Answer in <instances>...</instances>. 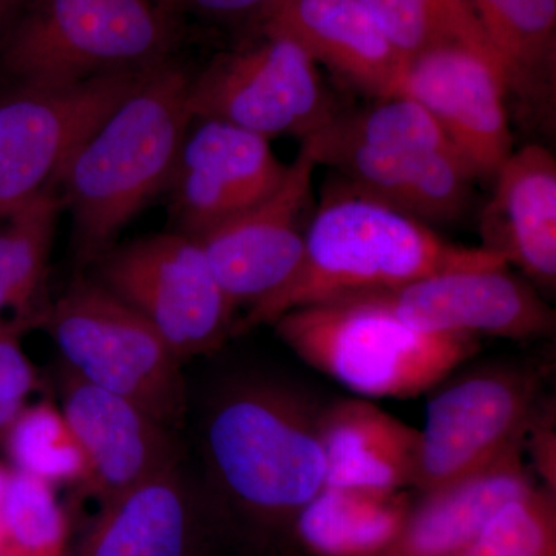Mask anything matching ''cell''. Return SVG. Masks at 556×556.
I'll list each match as a JSON object with an SVG mask.
<instances>
[{
  "mask_svg": "<svg viewBox=\"0 0 556 556\" xmlns=\"http://www.w3.org/2000/svg\"><path fill=\"white\" fill-rule=\"evenodd\" d=\"M189 76L160 62L84 142L58 186L73 249L93 265L153 195L167 188L193 121Z\"/></svg>",
  "mask_w": 556,
  "mask_h": 556,
  "instance_id": "7a4b0ae2",
  "label": "cell"
},
{
  "mask_svg": "<svg viewBox=\"0 0 556 556\" xmlns=\"http://www.w3.org/2000/svg\"><path fill=\"white\" fill-rule=\"evenodd\" d=\"M368 295L409 327L434 334L530 340L555 328L554 311L508 265L442 270Z\"/></svg>",
  "mask_w": 556,
  "mask_h": 556,
  "instance_id": "4fadbf2b",
  "label": "cell"
},
{
  "mask_svg": "<svg viewBox=\"0 0 556 556\" xmlns=\"http://www.w3.org/2000/svg\"><path fill=\"white\" fill-rule=\"evenodd\" d=\"M16 0H0V13H3L7 9H10Z\"/></svg>",
  "mask_w": 556,
  "mask_h": 556,
  "instance_id": "e575fe53",
  "label": "cell"
},
{
  "mask_svg": "<svg viewBox=\"0 0 556 556\" xmlns=\"http://www.w3.org/2000/svg\"><path fill=\"white\" fill-rule=\"evenodd\" d=\"M273 325L305 364L365 399L428 393L479 350L470 336L409 327L372 295L289 311Z\"/></svg>",
  "mask_w": 556,
  "mask_h": 556,
  "instance_id": "3957f363",
  "label": "cell"
},
{
  "mask_svg": "<svg viewBox=\"0 0 556 556\" xmlns=\"http://www.w3.org/2000/svg\"><path fill=\"white\" fill-rule=\"evenodd\" d=\"M94 280L137 311L179 357L208 353L233 329V306L219 287L200 240L164 232L112 247Z\"/></svg>",
  "mask_w": 556,
  "mask_h": 556,
  "instance_id": "52a82bcc",
  "label": "cell"
},
{
  "mask_svg": "<svg viewBox=\"0 0 556 556\" xmlns=\"http://www.w3.org/2000/svg\"><path fill=\"white\" fill-rule=\"evenodd\" d=\"M80 556H185L189 506L178 467L108 503Z\"/></svg>",
  "mask_w": 556,
  "mask_h": 556,
  "instance_id": "7402d4cb",
  "label": "cell"
},
{
  "mask_svg": "<svg viewBox=\"0 0 556 556\" xmlns=\"http://www.w3.org/2000/svg\"><path fill=\"white\" fill-rule=\"evenodd\" d=\"M273 0H181V5L212 14V16L232 17L257 13L263 16Z\"/></svg>",
  "mask_w": 556,
  "mask_h": 556,
  "instance_id": "1f68e13d",
  "label": "cell"
},
{
  "mask_svg": "<svg viewBox=\"0 0 556 556\" xmlns=\"http://www.w3.org/2000/svg\"><path fill=\"white\" fill-rule=\"evenodd\" d=\"M306 138L368 149L456 150L433 116L407 94L378 98L367 108L338 112Z\"/></svg>",
  "mask_w": 556,
  "mask_h": 556,
  "instance_id": "484cf974",
  "label": "cell"
},
{
  "mask_svg": "<svg viewBox=\"0 0 556 556\" xmlns=\"http://www.w3.org/2000/svg\"><path fill=\"white\" fill-rule=\"evenodd\" d=\"M30 318H0V444L11 424L27 407L28 397L42 388L39 369L22 346Z\"/></svg>",
  "mask_w": 556,
  "mask_h": 556,
  "instance_id": "f546056e",
  "label": "cell"
},
{
  "mask_svg": "<svg viewBox=\"0 0 556 556\" xmlns=\"http://www.w3.org/2000/svg\"><path fill=\"white\" fill-rule=\"evenodd\" d=\"M457 556H556V495L536 485L508 501Z\"/></svg>",
  "mask_w": 556,
  "mask_h": 556,
  "instance_id": "f1b7e54d",
  "label": "cell"
},
{
  "mask_svg": "<svg viewBox=\"0 0 556 556\" xmlns=\"http://www.w3.org/2000/svg\"><path fill=\"white\" fill-rule=\"evenodd\" d=\"M11 468L7 464L0 463V503H2L3 492H5L7 481H9Z\"/></svg>",
  "mask_w": 556,
  "mask_h": 556,
  "instance_id": "836d02e7",
  "label": "cell"
},
{
  "mask_svg": "<svg viewBox=\"0 0 556 556\" xmlns=\"http://www.w3.org/2000/svg\"><path fill=\"white\" fill-rule=\"evenodd\" d=\"M316 167L302 146L268 199L200 237L208 265L233 309L251 308L269 298L299 269L305 251L302 222L313 200Z\"/></svg>",
  "mask_w": 556,
  "mask_h": 556,
  "instance_id": "7c38bea8",
  "label": "cell"
},
{
  "mask_svg": "<svg viewBox=\"0 0 556 556\" xmlns=\"http://www.w3.org/2000/svg\"><path fill=\"white\" fill-rule=\"evenodd\" d=\"M169 39L150 0H35L3 61L20 86H62L152 67Z\"/></svg>",
  "mask_w": 556,
  "mask_h": 556,
  "instance_id": "8992f818",
  "label": "cell"
},
{
  "mask_svg": "<svg viewBox=\"0 0 556 556\" xmlns=\"http://www.w3.org/2000/svg\"><path fill=\"white\" fill-rule=\"evenodd\" d=\"M401 94L433 116L477 178H493L514 150L507 94L485 42L456 40L405 58Z\"/></svg>",
  "mask_w": 556,
  "mask_h": 556,
  "instance_id": "8fae6325",
  "label": "cell"
},
{
  "mask_svg": "<svg viewBox=\"0 0 556 556\" xmlns=\"http://www.w3.org/2000/svg\"><path fill=\"white\" fill-rule=\"evenodd\" d=\"M408 508L401 492L324 485L295 515V532L314 556H382Z\"/></svg>",
  "mask_w": 556,
  "mask_h": 556,
  "instance_id": "603a6c76",
  "label": "cell"
},
{
  "mask_svg": "<svg viewBox=\"0 0 556 556\" xmlns=\"http://www.w3.org/2000/svg\"><path fill=\"white\" fill-rule=\"evenodd\" d=\"M481 215L484 249L514 263L540 288L556 285V161L551 150H511L496 170Z\"/></svg>",
  "mask_w": 556,
  "mask_h": 556,
  "instance_id": "d6986e66",
  "label": "cell"
},
{
  "mask_svg": "<svg viewBox=\"0 0 556 556\" xmlns=\"http://www.w3.org/2000/svg\"><path fill=\"white\" fill-rule=\"evenodd\" d=\"M541 388L540 372L526 365H493L434 387L415 486L424 492L470 473L525 439Z\"/></svg>",
  "mask_w": 556,
  "mask_h": 556,
  "instance_id": "30bf717a",
  "label": "cell"
},
{
  "mask_svg": "<svg viewBox=\"0 0 556 556\" xmlns=\"http://www.w3.org/2000/svg\"><path fill=\"white\" fill-rule=\"evenodd\" d=\"M507 98L536 129L556 113V0H470Z\"/></svg>",
  "mask_w": 556,
  "mask_h": 556,
  "instance_id": "44dd1931",
  "label": "cell"
},
{
  "mask_svg": "<svg viewBox=\"0 0 556 556\" xmlns=\"http://www.w3.org/2000/svg\"><path fill=\"white\" fill-rule=\"evenodd\" d=\"M287 170L269 139L222 121L200 119L186 135L167 185L172 214L181 232L200 239L268 199Z\"/></svg>",
  "mask_w": 556,
  "mask_h": 556,
  "instance_id": "5bb4252c",
  "label": "cell"
},
{
  "mask_svg": "<svg viewBox=\"0 0 556 556\" xmlns=\"http://www.w3.org/2000/svg\"><path fill=\"white\" fill-rule=\"evenodd\" d=\"M263 33L260 42L219 58L190 79V113L266 139L309 137L339 110L309 54L287 36Z\"/></svg>",
  "mask_w": 556,
  "mask_h": 556,
  "instance_id": "9c48e42d",
  "label": "cell"
},
{
  "mask_svg": "<svg viewBox=\"0 0 556 556\" xmlns=\"http://www.w3.org/2000/svg\"><path fill=\"white\" fill-rule=\"evenodd\" d=\"M555 409L543 407L536 409L530 420L525 437V456L527 466L538 477V484L556 495V431Z\"/></svg>",
  "mask_w": 556,
  "mask_h": 556,
  "instance_id": "4dcf8cb0",
  "label": "cell"
},
{
  "mask_svg": "<svg viewBox=\"0 0 556 556\" xmlns=\"http://www.w3.org/2000/svg\"><path fill=\"white\" fill-rule=\"evenodd\" d=\"M507 265L484 248L448 243L427 223L348 185L325 197L305 232V251L285 287L248 308L232 332L332 300L378 294L442 270Z\"/></svg>",
  "mask_w": 556,
  "mask_h": 556,
  "instance_id": "6da1fadb",
  "label": "cell"
},
{
  "mask_svg": "<svg viewBox=\"0 0 556 556\" xmlns=\"http://www.w3.org/2000/svg\"><path fill=\"white\" fill-rule=\"evenodd\" d=\"M0 447L11 470L56 489L86 482V457L67 417L53 402L40 401L22 409Z\"/></svg>",
  "mask_w": 556,
  "mask_h": 556,
  "instance_id": "d4e9b609",
  "label": "cell"
},
{
  "mask_svg": "<svg viewBox=\"0 0 556 556\" xmlns=\"http://www.w3.org/2000/svg\"><path fill=\"white\" fill-rule=\"evenodd\" d=\"M262 21L364 93L401 94L405 58L361 0H273Z\"/></svg>",
  "mask_w": 556,
  "mask_h": 556,
  "instance_id": "e0dca14e",
  "label": "cell"
},
{
  "mask_svg": "<svg viewBox=\"0 0 556 556\" xmlns=\"http://www.w3.org/2000/svg\"><path fill=\"white\" fill-rule=\"evenodd\" d=\"M318 413L280 383L230 388L206 424L212 473L237 504L265 518L295 517L327 478Z\"/></svg>",
  "mask_w": 556,
  "mask_h": 556,
  "instance_id": "277c9868",
  "label": "cell"
},
{
  "mask_svg": "<svg viewBox=\"0 0 556 556\" xmlns=\"http://www.w3.org/2000/svg\"><path fill=\"white\" fill-rule=\"evenodd\" d=\"M68 541L56 486L11 470L0 503V555L67 556Z\"/></svg>",
  "mask_w": 556,
  "mask_h": 556,
  "instance_id": "4316f807",
  "label": "cell"
},
{
  "mask_svg": "<svg viewBox=\"0 0 556 556\" xmlns=\"http://www.w3.org/2000/svg\"><path fill=\"white\" fill-rule=\"evenodd\" d=\"M317 166L419 222H452L470 200L477 175L456 150L368 149L302 139Z\"/></svg>",
  "mask_w": 556,
  "mask_h": 556,
  "instance_id": "2e32d148",
  "label": "cell"
},
{
  "mask_svg": "<svg viewBox=\"0 0 556 556\" xmlns=\"http://www.w3.org/2000/svg\"><path fill=\"white\" fill-rule=\"evenodd\" d=\"M152 67L62 86H20L0 100V223L58 189L76 150Z\"/></svg>",
  "mask_w": 556,
  "mask_h": 556,
  "instance_id": "ba28073f",
  "label": "cell"
},
{
  "mask_svg": "<svg viewBox=\"0 0 556 556\" xmlns=\"http://www.w3.org/2000/svg\"><path fill=\"white\" fill-rule=\"evenodd\" d=\"M60 396L86 457L83 486L102 504L177 467L174 430L134 402L91 386L67 367L61 369Z\"/></svg>",
  "mask_w": 556,
  "mask_h": 556,
  "instance_id": "9a60e30c",
  "label": "cell"
},
{
  "mask_svg": "<svg viewBox=\"0 0 556 556\" xmlns=\"http://www.w3.org/2000/svg\"><path fill=\"white\" fill-rule=\"evenodd\" d=\"M150 2H152L153 5L164 14L177 9L178 5H181V0H150Z\"/></svg>",
  "mask_w": 556,
  "mask_h": 556,
  "instance_id": "d6a6232c",
  "label": "cell"
},
{
  "mask_svg": "<svg viewBox=\"0 0 556 556\" xmlns=\"http://www.w3.org/2000/svg\"><path fill=\"white\" fill-rule=\"evenodd\" d=\"M64 203L56 188L47 189L0 223V316L14 309L33 320L46 280L58 219Z\"/></svg>",
  "mask_w": 556,
  "mask_h": 556,
  "instance_id": "cb8c5ba5",
  "label": "cell"
},
{
  "mask_svg": "<svg viewBox=\"0 0 556 556\" xmlns=\"http://www.w3.org/2000/svg\"><path fill=\"white\" fill-rule=\"evenodd\" d=\"M325 485L401 492L415 485L419 430L369 399H342L318 413Z\"/></svg>",
  "mask_w": 556,
  "mask_h": 556,
  "instance_id": "ffe728a7",
  "label": "cell"
},
{
  "mask_svg": "<svg viewBox=\"0 0 556 556\" xmlns=\"http://www.w3.org/2000/svg\"><path fill=\"white\" fill-rule=\"evenodd\" d=\"M361 2L404 58L456 40L485 42L470 0Z\"/></svg>",
  "mask_w": 556,
  "mask_h": 556,
  "instance_id": "83f0119b",
  "label": "cell"
},
{
  "mask_svg": "<svg viewBox=\"0 0 556 556\" xmlns=\"http://www.w3.org/2000/svg\"><path fill=\"white\" fill-rule=\"evenodd\" d=\"M0 556H2V555H0Z\"/></svg>",
  "mask_w": 556,
  "mask_h": 556,
  "instance_id": "d590c367",
  "label": "cell"
},
{
  "mask_svg": "<svg viewBox=\"0 0 556 556\" xmlns=\"http://www.w3.org/2000/svg\"><path fill=\"white\" fill-rule=\"evenodd\" d=\"M536 485L521 439L492 463L424 490L420 500L409 504L396 541L382 556L463 554L508 501Z\"/></svg>",
  "mask_w": 556,
  "mask_h": 556,
  "instance_id": "ac0fdd59",
  "label": "cell"
},
{
  "mask_svg": "<svg viewBox=\"0 0 556 556\" xmlns=\"http://www.w3.org/2000/svg\"><path fill=\"white\" fill-rule=\"evenodd\" d=\"M31 324L53 339L64 367L134 402L170 430L186 412L182 358L137 311L94 278L79 277Z\"/></svg>",
  "mask_w": 556,
  "mask_h": 556,
  "instance_id": "5b68a950",
  "label": "cell"
}]
</instances>
